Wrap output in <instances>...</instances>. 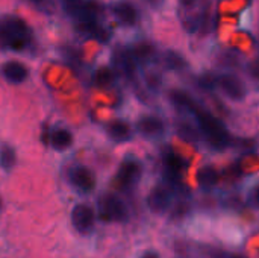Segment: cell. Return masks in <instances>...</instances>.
<instances>
[{"instance_id":"4316f807","label":"cell","mask_w":259,"mask_h":258,"mask_svg":"<svg viewBox=\"0 0 259 258\" xmlns=\"http://www.w3.org/2000/svg\"><path fill=\"white\" fill-rule=\"evenodd\" d=\"M178 5L182 12H196L200 9L202 0H178Z\"/></svg>"},{"instance_id":"d4e9b609","label":"cell","mask_w":259,"mask_h":258,"mask_svg":"<svg viewBox=\"0 0 259 258\" xmlns=\"http://www.w3.org/2000/svg\"><path fill=\"white\" fill-rule=\"evenodd\" d=\"M94 81L99 87L102 88H106V87H111L114 82H115V73L112 68L109 67H100L96 75H94Z\"/></svg>"},{"instance_id":"4dcf8cb0","label":"cell","mask_w":259,"mask_h":258,"mask_svg":"<svg viewBox=\"0 0 259 258\" xmlns=\"http://www.w3.org/2000/svg\"><path fill=\"white\" fill-rule=\"evenodd\" d=\"M231 258H246V257H243V255H231Z\"/></svg>"},{"instance_id":"d6986e66","label":"cell","mask_w":259,"mask_h":258,"mask_svg":"<svg viewBox=\"0 0 259 258\" xmlns=\"http://www.w3.org/2000/svg\"><path fill=\"white\" fill-rule=\"evenodd\" d=\"M108 135H109L111 140H114L117 143H124V141H129L132 138V129L126 122L115 120V122L109 123Z\"/></svg>"},{"instance_id":"9a60e30c","label":"cell","mask_w":259,"mask_h":258,"mask_svg":"<svg viewBox=\"0 0 259 258\" xmlns=\"http://www.w3.org/2000/svg\"><path fill=\"white\" fill-rule=\"evenodd\" d=\"M70 181L80 192H91L96 186V178L87 167H74L70 172Z\"/></svg>"},{"instance_id":"ba28073f","label":"cell","mask_w":259,"mask_h":258,"mask_svg":"<svg viewBox=\"0 0 259 258\" xmlns=\"http://www.w3.org/2000/svg\"><path fill=\"white\" fill-rule=\"evenodd\" d=\"M161 64L165 70L178 75H184L193 70L191 59L179 49H165L161 55Z\"/></svg>"},{"instance_id":"7c38bea8","label":"cell","mask_w":259,"mask_h":258,"mask_svg":"<svg viewBox=\"0 0 259 258\" xmlns=\"http://www.w3.org/2000/svg\"><path fill=\"white\" fill-rule=\"evenodd\" d=\"M170 204H171V192H170V189L165 187V186L153 187V190L150 192V195L147 198L149 208L153 213L161 214V213H165L168 210Z\"/></svg>"},{"instance_id":"ac0fdd59","label":"cell","mask_w":259,"mask_h":258,"mask_svg":"<svg viewBox=\"0 0 259 258\" xmlns=\"http://www.w3.org/2000/svg\"><path fill=\"white\" fill-rule=\"evenodd\" d=\"M220 181L219 170L212 164H205L197 170V182L203 190H209L215 187Z\"/></svg>"},{"instance_id":"30bf717a","label":"cell","mask_w":259,"mask_h":258,"mask_svg":"<svg viewBox=\"0 0 259 258\" xmlns=\"http://www.w3.org/2000/svg\"><path fill=\"white\" fill-rule=\"evenodd\" d=\"M141 173H143V166L140 161L137 160H126L118 172H117V184L120 189L123 190H127L131 187H134L140 178H141Z\"/></svg>"},{"instance_id":"3957f363","label":"cell","mask_w":259,"mask_h":258,"mask_svg":"<svg viewBox=\"0 0 259 258\" xmlns=\"http://www.w3.org/2000/svg\"><path fill=\"white\" fill-rule=\"evenodd\" d=\"M168 105L179 114V116H193V113L197 109L200 102L196 99V96L182 87H170L165 93Z\"/></svg>"},{"instance_id":"4fadbf2b","label":"cell","mask_w":259,"mask_h":258,"mask_svg":"<svg viewBox=\"0 0 259 258\" xmlns=\"http://www.w3.org/2000/svg\"><path fill=\"white\" fill-rule=\"evenodd\" d=\"M94 219H96V214L93 211L91 207L88 205H76L71 211V222H73V227L85 234L88 231L93 230L94 227Z\"/></svg>"},{"instance_id":"5bb4252c","label":"cell","mask_w":259,"mask_h":258,"mask_svg":"<svg viewBox=\"0 0 259 258\" xmlns=\"http://www.w3.org/2000/svg\"><path fill=\"white\" fill-rule=\"evenodd\" d=\"M112 12H114L115 18L121 24H124V26H137L138 21H140V11H138V8L134 3H131L129 0L117 2L112 6Z\"/></svg>"},{"instance_id":"6da1fadb","label":"cell","mask_w":259,"mask_h":258,"mask_svg":"<svg viewBox=\"0 0 259 258\" xmlns=\"http://www.w3.org/2000/svg\"><path fill=\"white\" fill-rule=\"evenodd\" d=\"M217 90L220 91V96L232 105H246L250 99L249 84L235 71H219Z\"/></svg>"},{"instance_id":"8fae6325","label":"cell","mask_w":259,"mask_h":258,"mask_svg":"<svg viewBox=\"0 0 259 258\" xmlns=\"http://www.w3.org/2000/svg\"><path fill=\"white\" fill-rule=\"evenodd\" d=\"M114 62H115L117 68L121 71V75L129 82H135L137 81V61L134 59L131 50L117 49L115 53H114Z\"/></svg>"},{"instance_id":"e0dca14e","label":"cell","mask_w":259,"mask_h":258,"mask_svg":"<svg viewBox=\"0 0 259 258\" xmlns=\"http://www.w3.org/2000/svg\"><path fill=\"white\" fill-rule=\"evenodd\" d=\"M2 75L12 84H21L27 78V68L18 61H8L2 65Z\"/></svg>"},{"instance_id":"1f68e13d","label":"cell","mask_w":259,"mask_h":258,"mask_svg":"<svg viewBox=\"0 0 259 258\" xmlns=\"http://www.w3.org/2000/svg\"><path fill=\"white\" fill-rule=\"evenodd\" d=\"M0 208H2V199H0Z\"/></svg>"},{"instance_id":"9c48e42d","label":"cell","mask_w":259,"mask_h":258,"mask_svg":"<svg viewBox=\"0 0 259 258\" xmlns=\"http://www.w3.org/2000/svg\"><path fill=\"white\" fill-rule=\"evenodd\" d=\"M100 213L105 220L124 222L127 219V208L124 202L115 195H106L100 202Z\"/></svg>"},{"instance_id":"f546056e","label":"cell","mask_w":259,"mask_h":258,"mask_svg":"<svg viewBox=\"0 0 259 258\" xmlns=\"http://www.w3.org/2000/svg\"><path fill=\"white\" fill-rule=\"evenodd\" d=\"M141 258H159V255H158L156 252H152V251H149V252L143 254V257Z\"/></svg>"},{"instance_id":"cb8c5ba5","label":"cell","mask_w":259,"mask_h":258,"mask_svg":"<svg viewBox=\"0 0 259 258\" xmlns=\"http://www.w3.org/2000/svg\"><path fill=\"white\" fill-rule=\"evenodd\" d=\"M144 82H146V87H147L149 91H152L155 94H159L162 87H164V76L158 70H149L144 75Z\"/></svg>"},{"instance_id":"f1b7e54d","label":"cell","mask_w":259,"mask_h":258,"mask_svg":"<svg viewBox=\"0 0 259 258\" xmlns=\"http://www.w3.org/2000/svg\"><path fill=\"white\" fill-rule=\"evenodd\" d=\"M147 5L153 9H162L167 3V0H146Z\"/></svg>"},{"instance_id":"5b68a950","label":"cell","mask_w":259,"mask_h":258,"mask_svg":"<svg viewBox=\"0 0 259 258\" xmlns=\"http://www.w3.org/2000/svg\"><path fill=\"white\" fill-rule=\"evenodd\" d=\"M234 134L231 132V129L220 123L219 126H215L214 129H211L209 132L203 134V146L212 152V154H225L229 149H232V143H234Z\"/></svg>"},{"instance_id":"2e32d148","label":"cell","mask_w":259,"mask_h":258,"mask_svg":"<svg viewBox=\"0 0 259 258\" xmlns=\"http://www.w3.org/2000/svg\"><path fill=\"white\" fill-rule=\"evenodd\" d=\"M131 53L134 56V59L140 64H147L150 62L152 59L156 58L158 55V49L156 46L152 43V41H147V40H140L137 41L132 49H131Z\"/></svg>"},{"instance_id":"44dd1931","label":"cell","mask_w":259,"mask_h":258,"mask_svg":"<svg viewBox=\"0 0 259 258\" xmlns=\"http://www.w3.org/2000/svg\"><path fill=\"white\" fill-rule=\"evenodd\" d=\"M243 70L246 73V79L249 81V84L255 87L256 93H259V53L250 58L247 62H244Z\"/></svg>"},{"instance_id":"ffe728a7","label":"cell","mask_w":259,"mask_h":258,"mask_svg":"<svg viewBox=\"0 0 259 258\" xmlns=\"http://www.w3.org/2000/svg\"><path fill=\"white\" fill-rule=\"evenodd\" d=\"M258 137H252V135H235L234 137L232 149H235L241 154H253L255 151H258Z\"/></svg>"},{"instance_id":"484cf974","label":"cell","mask_w":259,"mask_h":258,"mask_svg":"<svg viewBox=\"0 0 259 258\" xmlns=\"http://www.w3.org/2000/svg\"><path fill=\"white\" fill-rule=\"evenodd\" d=\"M15 160H17L15 151H14L11 146L3 144V146L0 148V166H2L5 170H9V169H12V167L15 166Z\"/></svg>"},{"instance_id":"8992f818","label":"cell","mask_w":259,"mask_h":258,"mask_svg":"<svg viewBox=\"0 0 259 258\" xmlns=\"http://www.w3.org/2000/svg\"><path fill=\"white\" fill-rule=\"evenodd\" d=\"M167 129H168L167 122L156 114H144L137 122V131L140 132V135L150 140H158L165 137Z\"/></svg>"},{"instance_id":"603a6c76","label":"cell","mask_w":259,"mask_h":258,"mask_svg":"<svg viewBox=\"0 0 259 258\" xmlns=\"http://www.w3.org/2000/svg\"><path fill=\"white\" fill-rule=\"evenodd\" d=\"M181 26L187 35H196L199 30V11L196 12L181 11Z\"/></svg>"},{"instance_id":"277c9868","label":"cell","mask_w":259,"mask_h":258,"mask_svg":"<svg viewBox=\"0 0 259 258\" xmlns=\"http://www.w3.org/2000/svg\"><path fill=\"white\" fill-rule=\"evenodd\" d=\"M0 35L8 46L23 47L29 40V27L23 20L17 17H11L0 24Z\"/></svg>"},{"instance_id":"83f0119b","label":"cell","mask_w":259,"mask_h":258,"mask_svg":"<svg viewBox=\"0 0 259 258\" xmlns=\"http://www.w3.org/2000/svg\"><path fill=\"white\" fill-rule=\"evenodd\" d=\"M249 202L253 208L259 210V182L253 184L252 189L249 190Z\"/></svg>"},{"instance_id":"7402d4cb","label":"cell","mask_w":259,"mask_h":258,"mask_svg":"<svg viewBox=\"0 0 259 258\" xmlns=\"http://www.w3.org/2000/svg\"><path fill=\"white\" fill-rule=\"evenodd\" d=\"M50 143L56 151H65L73 144V135L67 129H56L50 137Z\"/></svg>"},{"instance_id":"7a4b0ae2","label":"cell","mask_w":259,"mask_h":258,"mask_svg":"<svg viewBox=\"0 0 259 258\" xmlns=\"http://www.w3.org/2000/svg\"><path fill=\"white\" fill-rule=\"evenodd\" d=\"M205 56L212 70L219 71H234L243 70L244 67V55L234 47H225L211 44L206 47Z\"/></svg>"},{"instance_id":"52a82bcc","label":"cell","mask_w":259,"mask_h":258,"mask_svg":"<svg viewBox=\"0 0 259 258\" xmlns=\"http://www.w3.org/2000/svg\"><path fill=\"white\" fill-rule=\"evenodd\" d=\"M175 134L181 141L191 143V144H202L203 143V135L202 131L199 129L197 123L194 119L188 116H179L175 123H173Z\"/></svg>"},{"instance_id":"d6a6232c","label":"cell","mask_w":259,"mask_h":258,"mask_svg":"<svg viewBox=\"0 0 259 258\" xmlns=\"http://www.w3.org/2000/svg\"><path fill=\"white\" fill-rule=\"evenodd\" d=\"M33 2H41V0H33Z\"/></svg>"}]
</instances>
